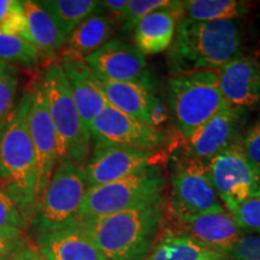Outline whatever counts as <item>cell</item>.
Instances as JSON below:
<instances>
[{
    "instance_id": "obj_1",
    "label": "cell",
    "mask_w": 260,
    "mask_h": 260,
    "mask_svg": "<svg viewBox=\"0 0 260 260\" xmlns=\"http://www.w3.org/2000/svg\"><path fill=\"white\" fill-rule=\"evenodd\" d=\"M30 90L0 124V182L29 225L37 207L38 162L29 130Z\"/></svg>"
},
{
    "instance_id": "obj_2",
    "label": "cell",
    "mask_w": 260,
    "mask_h": 260,
    "mask_svg": "<svg viewBox=\"0 0 260 260\" xmlns=\"http://www.w3.org/2000/svg\"><path fill=\"white\" fill-rule=\"evenodd\" d=\"M241 32L235 21H177L168 53L171 75L217 71L240 56Z\"/></svg>"
},
{
    "instance_id": "obj_3",
    "label": "cell",
    "mask_w": 260,
    "mask_h": 260,
    "mask_svg": "<svg viewBox=\"0 0 260 260\" xmlns=\"http://www.w3.org/2000/svg\"><path fill=\"white\" fill-rule=\"evenodd\" d=\"M164 200L77 223L105 260H146L157 242Z\"/></svg>"
},
{
    "instance_id": "obj_4",
    "label": "cell",
    "mask_w": 260,
    "mask_h": 260,
    "mask_svg": "<svg viewBox=\"0 0 260 260\" xmlns=\"http://www.w3.org/2000/svg\"><path fill=\"white\" fill-rule=\"evenodd\" d=\"M40 77L57 136L58 162L84 165L89 157L92 139L81 119L60 61L47 64Z\"/></svg>"
},
{
    "instance_id": "obj_5",
    "label": "cell",
    "mask_w": 260,
    "mask_h": 260,
    "mask_svg": "<svg viewBox=\"0 0 260 260\" xmlns=\"http://www.w3.org/2000/svg\"><path fill=\"white\" fill-rule=\"evenodd\" d=\"M87 190L84 165L58 162L29 223L35 236L76 225Z\"/></svg>"
},
{
    "instance_id": "obj_6",
    "label": "cell",
    "mask_w": 260,
    "mask_h": 260,
    "mask_svg": "<svg viewBox=\"0 0 260 260\" xmlns=\"http://www.w3.org/2000/svg\"><path fill=\"white\" fill-rule=\"evenodd\" d=\"M168 104L175 125L186 142L226 106L216 71L172 75L168 83Z\"/></svg>"
},
{
    "instance_id": "obj_7",
    "label": "cell",
    "mask_w": 260,
    "mask_h": 260,
    "mask_svg": "<svg viewBox=\"0 0 260 260\" xmlns=\"http://www.w3.org/2000/svg\"><path fill=\"white\" fill-rule=\"evenodd\" d=\"M167 178L155 165L122 180L88 188L80 220L109 216L164 200Z\"/></svg>"
},
{
    "instance_id": "obj_8",
    "label": "cell",
    "mask_w": 260,
    "mask_h": 260,
    "mask_svg": "<svg viewBox=\"0 0 260 260\" xmlns=\"http://www.w3.org/2000/svg\"><path fill=\"white\" fill-rule=\"evenodd\" d=\"M225 209L211 182L206 162L187 157L171 172L169 211L175 222Z\"/></svg>"
},
{
    "instance_id": "obj_9",
    "label": "cell",
    "mask_w": 260,
    "mask_h": 260,
    "mask_svg": "<svg viewBox=\"0 0 260 260\" xmlns=\"http://www.w3.org/2000/svg\"><path fill=\"white\" fill-rule=\"evenodd\" d=\"M211 182L226 210L260 194V165L234 144L207 162Z\"/></svg>"
},
{
    "instance_id": "obj_10",
    "label": "cell",
    "mask_w": 260,
    "mask_h": 260,
    "mask_svg": "<svg viewBox=\"0 0 260 260\" xmlns=\"http://www.w3.org/2000/svg\"><path fill=\"white\" fill-rule=\"evenodd\" d=\"M94 144L116 145L124 147L158 152L169 142V136L161 129L119 112L107 106L89 125Z\"/></svg>"
},
{
    "instance_id": "obj_11",
    "label": "cell",
    "mask_w": 260,
    "mask_h": 260,
    "mask_svg": "<svg viewBox=\"0 0 260 260\" xmlns=\"http://www.w3.org/2000/svg\"><path fill=\"white\" fill-rule=\"evenodd\" d=\"M158 152L124 147L116 145L94 144L84 164L88 188L111 183L158 165Z\"/></svg>"
},
{
    "instance_id": "obj_12",
    "label": "cell",
    "mask_w": 260,
    "mask_h": 260,
    "mask_svg": "<svg viewBox=\"0 0 260 260\" xmlns=\"http://www.w3.org/2000/svg\"><path fill=\"white\" fill-rule=\"evenodd\" d=\"M30 106H29V130L38 162V200L46 189L52 174L58 164V146L54 126L48 111L46 94L41 77L32 81L30 88Z\"/></svg>"
},
{
    "instance_id": "obj_13",
    "label": "cell",
    "mask_w": 260,
    "mask_h": 260,
    "mask_svg": "<svg viewBox=\"0 0 260 260\" xmlns=\"http://www.w3.org/2000/svg\"><path fill=\"white\" fill-rule=\"evenodd\" d=\"M100 80L115 82H151L147 61L134 45L112 39L102 48L84 58Z\"/></svg>"
},
{
    "instance_id": "obj_14",
    "label": "cell",
    "mask_w": 260,
    "mask_h": 260,
    "mask_svg": "<svg viewBox=\"0 0 260 260\" xmlns=\"http://www.w3.org/2000/svg\"><path fill=\"white\" fill-rule=\"evenodd\" d=\"M224 102L237 111L260 107V61L237 56L216 71Z\"/></svg>"
},
{
    "instance_id": "obj_15",
    "label": "cell",
    "mask_w": 260,
    "mask_h": 260,
    "mask_svg": "<svg viewBox=\"0 0 260 260\" xmlns=\"http://www.w3.org/2000/svg\"><path fill=\"white\" fill-rule=\"evenodd\" d=\"M243 112L224 106L200 126L187 141L188 157L209 162L224 149L239 141Z\"/></svg>"
},
{
    "instance_id": "obj_16",
    "label": "cell",
    "mask_w": 260,
    "mask_h": 260,
    "mask_svg": "<svg viewBox=\"0 0 260 260\" xmlns=\"http://www.w3.org/2000/svg\"><path fill=\"white\" fill-rule=\"evenodd\" d=\"M177 232L201 245L228 255L243 235L229 211L224 209L176 222Z\"/></svg>"
},
{
    "instance_id": "obj_17",
    "label": "cell",
    "mask_w": 260,
    "mask_h": 260,
    "mask_svg": "<svg viewBox=\"0 0 260 260\" xmlns=\"http://www.w3.org/2000/svg\"><path fill=\"white\" fill-rule=\"evenodd\" d=\"M59 61L70 84L74 102L79 110L81 119L84 126L89 130L93 119L109 106L100 88L98 77L84 59L81 58L61 54Z\"/></svg>"
},
{
    "instance_id": "obj_18",
    "label": "cell",
    "mask_w": 260,
    "mask_h": 260,
    "mask_svg": "<svg viewBox=\"0 0 260 260\" xmlns=\"http://www.w3.org/2000/svg\"><path fill=\"white\" fill-rule=\"evenodd\" d=\"M35 245L45 260H105L93 240L77 224L37 235Z\"/></svg>"
},
{
    "instance_id": "obj_19",
    "label": "cell",
    "mask_w": 260,
    "mask_h": 260,
    "mask_svg": "<svg viewBox=\"0 0 260 260\" xmlns=\"http://www.w3.org/2000/svg\"><path fill=\"white\" fill-rule=\"evenodd\" d=\"M180 19V2L140 19L133 29L134 46L144 56L162 53L170 48Z\"/></svg>"
},
{
    "instance_id": "obj_20",
    "label": "cell",
    "mask_w": 260,
    "mask_h": 260,
    "mask_svg": "<svg viewBox=\"0 0 260 260\" xmlns=\"http://www.w3.org/2000/svg\"><path fill=\"white\" fill-rule=\"evenodd\" d=\"M98 81L109 106L152 125L151 112L157 98L152 90L151 82H115L100 79Z\"/></svg>"
},
{
    "instance_id": "obj_21",
    "label": "cell",
    "mask_w": 260,
    "mask_h": 260,
    "mask_svg": "<svg viewBox=\"0 0 260 260\" xmlns=\"http://www.w3.org/2000/svg\"><path fill=\"white\" fill-rule=\"evenodd\" d=\"M23 6L27 18L28 40L37 48L40 60L47 64L58 60L57 58L63 50L67 38L38 0H25Z\"/></svg>"
},
{
    "instance_id": "obj_22",
    "label": "cell",
    "mask_w": 260,
    "mask_h": 260,
    "mask_svg": "<svg viewBox=\"0 0 260 260\" xmlns=\"http://www.w3.org/2000/svg\"><path fill=\"white\" fill-rule=\"evenodd\" d=\"M115 23L109 16L94 14L84 19L70 32L59 56H71L84 59L112 40Z\"/></svg>"
},
{
    "instance_id": "obj_23",
    "label": "cell",
    "mask_w": 260,
    "mask_h": 260,
    "mask_svg": "<svg viewBox=\"0 0 260 260\" xmlns=\"http://www.w3.org/2000/svg\"><path fill=\"white\" fill-rule=\"evenodd\" d=\"M147 260H230L223 253L201 245L191 237L168 230L157 240Z\"/></svg>"
},
{
    "instance_id": "obj_24",
    "label": "cell",
    "mask_w": 260,
    "mask_h": 260,
    "mask_svg": "<svg viewBox=\"0 0 260 260\" xmlns=\"http://www.w3.org/2000/svg\"><path fill=\"white\" fill-rule=\"evenodd\" d=\"M249 10V3L241 0H183L180 2V18L198 22L235 21Z\"/></svg>"
},
{
    "instance_id": "obj_25",
    "label": "cell",
    "mask_w": 260,
    "mask_h": 260,
    "mask_svg": "<svg viewBox=\"0 0 260 260\" xmlns=\"http://www.w3.org/2000/svg\"><path fill=\"white\" fill-rule=\"evenodd\" d=\"M39 4L53 18L65 38L84 19L103 11L102 2L96 0H39Z\"/></svg>"
},
{
    "instance_id": "obj_26",
    "label": "cell",
    "mask_w": 260,
    "mask_h": 260,
    "mask_svg": "<svg viewBox=\"0 0 260 260\" xmlns=\"http://www.w3.org/2000/svg\"><path fill=\"white\" fill-rule=\"evenodd\" d=\"M0 61L27 70H35L41 63L37 48L30 42L4 31H0Z\"/></svg>"
},
{
    "instance_id": "obj_27",
    "label": "cell",
    "mask_w": 260,
    "mask_h": 260,
    "mask_svg": "<svg viewBox=\"0 0 260 260\" xmlns=\"http://www.w3.org/2000/svg\"><path fill=\"white\" fill-rule=\"evenodd\" d=\"M28 226L15 201L3 186L0 187V235L14 240H23V233Z\"/></svg>"
},
{
    "instance_id": "obj_28",
    "label": "cell",
    "mask_w": 260,
    "mask_h": 260,
    "mask_svg": "<svg viewBox=\"0 0 260 260\" xmlns=\"http://www.w3.org/2000/svg\"><path fill=\"white\" fill-rule=\"evenodd\" d=\"M0 31L19 35L29 42L23 2L0 0Z\"/></svg>"
},
{
    "instance_id": "obj_29",
    "label": "cell",
    "mask_w": 260,
    "mask_h": 260,
    "mask_svg": "<svg viewBox=\"0 0 260 260\" xmlns=\"http://www.w3.org/2000/svg\"><path fill=\"white\" fill-rule=\"evenodd\" d=\"M19 70L0 61V124L5 121L15 106Z\"/></svg>"
},
{
    "instance_id": "obj_30",
    "label": "cell",
    "mask_w": 260,
    "mask_h": 260,
    "mask_svg": "<svg viewBox=\"0 0 260 260\" xmlns=\"http://www.w3.org/2000/svg\"><path fill=\"white\" fill-rule=\"evenodd\" d=\"M243 234H260V194L228 210Z\"/></svg>"
},
{
    "instance_id": "obj_31",
    "label": "cell",
    "mask_w": 260,
    "mask_h": 260,
    "mask_svg": "<svg viewBox=\"0 0 260 260\" xmlns=\"http://www.w3.org/2000/svg\"><path fill=\"white\" fill-rule=\"evenodd\" d=\"M172 3L174 2L170 0H129L123 29L125 31H133L140 19L157 10L170 8Z\"/></svg>"
},
{
    "instance_id": "obj_32",
    "label": "cell",
    "mask_w": 260,
    "mask_h": 260,
    "mask_svg": "<svg viewBox=\"0 0 260 260\" xmlns=\"http://www.w3.org/2000/svg\"><path fill=\"white\" fill-rule=\"evenodd\" d=\"M228 256L230 260H260V234H243Z\"/></svg>"
},
{
    "instance_id": "obj_33",
    "label": "cell",
    "mask_w": 260,
    "mask_h": 260,
    "mask_svg": "<svg viewBox=\"0 0 260 260\" xmlns=\"http://www.w3.org/2000/svg\"><path fill=\"white\" fill-rule=\"evenodd\" d=\"M237 146L247 158L260 165V118L246 129Z\"/></svg>"
},
{
    "instance_id": "obj_34",
    "label": "cell",
    "mask_w": 260,
    "mask_h": 260,
    "mask_svg": "<svg viewBox=\"0 0 260 260\" xmlns=\"http://www.w3.org/2000/svg\"><path fill=\"white\" fill-rule=\"evenodd\" d=\"M129 0H104L102 2L103 10H106L109 17L112 19L113 23H124L126 10H128Z\"/></svg>"
},
{
    "instance_id": "obj_35",
    "label": "cell",
    "mask_w": 260,
    "mask_h": 260,
    "mask_svg": "<svg viewBox=\"0 0 260 260\" xmlns=\"http://www.w3.org/2000/svg\"><path fill=\"white\" fill-rule=\"evenodd\" d=\"M24 247L23 240H14L0 235V260H10Z\"/></svg>"
},
{
    "instance_id": "obj_36",
    "label": "cell",
    "mask_w": 260,
    "mask_h": 260,
    "mask_svg": "<svg viewBox=\"0 0 260 260\" xmlns=\"http://www.w3.org/2000/svg\"><path fill=\"white\" fill-rule=\"evenodd\" d=\"M10 260H45V259L39 254L37 249L24 247L23 249H21L17 254H15Z\"/></svg>"
},
{
    "instance_id": "obj_37",
    "label": "cell",
    "mask_w": 260,
    "mask_h": 260,
    "mask_svg": "<svg viewBox=\"0 0 260 260\" xmlns=\"http://www.w3.org/2000/svg\"><path fill=\"white\" fill-rule=\"evenodd\" d=\"M0 187H2V182H0Z\"/></svg>"
}]
</instances>
